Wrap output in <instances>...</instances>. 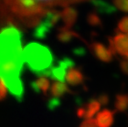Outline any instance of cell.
Instances as JSON below:
<instances>
[{
    "instance_id": "obj_1",
    "label": "cell",
    "mask_w": 128,
    "mask_h": 127,
    "mask_svg": "<svg viewBox=\"0 0 128 127\" xmlns=\"http://www.w3.org/2000/svg\"><path fill=\"white\" fill-rule=\"evenodd\" d=\"M23 66L21 32L13 25L2 28L0 31V78L18 101H22L24 96V87L20 78Z\"/></svg>"
},
{
    "instance_id": "obj_2",
    "label": "cell",
    "mask_w": 128,
    "mask_h": 127,
    "mask_svg": "<svg viewBox=\"0 0 128 127\" xmlns=\"http://www.w3.org/2000/svg\"><path fill=\"white\" fill-rule=\"evenodd\" d=\"M9 10L28 26H36L51 7L69 6L77 0H4Z\"/></svg>"
},
{
    "instance_id": "obj_3",
    "label": "cell",
    "mask_w": 128,
    "mask_h": 127,
    "mask_svg": "<svg viewBox=\"0 0 128 127\" xmlns=\"http://www.w3.org/2000/svg\"><path fill=\"white\" fill-rule=\"evenodd\" d=\"M24 63L38 76L50 77L53 55L50 49L40 43L31 42L23 49Z\"/></svg>"
},
{
    "instance_id": "obj_4",
    "label": "cell",
    "mask_w": 128,
    "mask_h": 127,
    "mask_svg": "<svg viewBox=\"0 0 128 127\" xmlns=\"http://www.w3.org/2000/svg\"><path fill=\"white\" fill-rule=\"evenodd\" d=\"M61 20L60 12L57 10L50 9L46 12V14L42 17V19L39 21V23L34 28V36L38 39H44L47 34L51 31V29L58 23V21Z\"/></svg>"
},
{
    "instance_id": "obj_5",
    "label": "cell",
    "mask_w": 128,
    "mask_h": 127,
    "mask_svg": "<svg viewBox=\"0 0 128 127\" xmlns=\"http://www.w3.org/2000/svg\"><path fill=\"white\" fill-rule=\"evenodd\" d=\"M109 48L113 54H119L123 58L128 54V35L116 33L113 37H109Z\"/></svg>"
},
{
    "instance_id": "obj_6",
    "label": "cell",
    "mask_w": 128,
    "mask_h": 127,
    "mask_svg": "<svg viewBox=\"0 0 128 127\" xmlns=\"http://www.w3.org/2000/svg\"><path fill=\"white\" fill-rule=\"evenodd\" d=\"M74 66V62L73 60H71L70 58H64L62 60H60L56 66L51 68L50 71V78L54 81H60V82H64L65 81V75L67 70Z\"/></svg>"
},
{
    "instance_id": "obj_7",
    "label": "cell",
    "mask_w": 128,
    "mask_h": 127,
    "mask_svg": "<svg viewBox=\"0 0 128 127\" xmlns=\"http://www.w3.org/2000/svg\"><path fill=\"white\" fill-rule=\"evenodd\" d=\"M89 50L91 51V53L95 56V58H97L98 60L108 63L111 62L113 60V56L114 54L112 53V51L110 50L109 47H106L104 44L94 41L92 43L89 44Z\"/></svg>"
},
{
    "instance_id": "obj_8",
    "label": "cell",
    "mask_w": 128,
    "mask_h": 127,
    "mask_svg": "<svg viewBox=\"0 0 128 127\" xmlns=\"http://www.w3.org/2000/svg\"><path fill=\"white\" fill-rule=\"evenodd\" d=\"M100 107H101V104L97 99H91L85 106H80L77 109L76 114L79 118L90 119L99 112Z\"/></svg>"
},
{
    "instance_id": "obj_9",
    "label": "cell",
    "mask_w": 128,
    "mask_h": 127,
    "mask_svg": "<svg viewBox=\"0 0 128 127\" xmlns=\"http://www.w3.org/2000/svg\"><path fill=\"white\" fill-rule=\"evenodd\" d=\"M84 80L85 76L80 68L72 66L67 70L65 75L66 84H69L70 86H79L84 83Z\"/></svg>"
},
{
    "instance_id": "obj_10",
    "label": "cell",
    "mask_w": 128,
    "mask_h": 127,
    "mask_svg": "<svg viewBox=\"0 0 128 127\" xmlns=\"http://www.w3.org/2000/svg\"><path fill=\"white\" fill-rule=\"evenodd\" d=\"M115 112L110 109H103L96 114L95 122L98 127H111L114 122Z\"/></svg>"
},
{
    "instance_id": "obj_11",
    "label": "cell",
    "mask_w": 128,
    "mask_h": 127,
    "mask_svg": "<svg viewBox=\"0 0 128 127\" xmlns=\"http://www.w3.org/2000/svg\"><path fill=\"white\" fill-rule=\"evenodd\" d=\"M60 16H61V20L64 24V27L71 29L77 20L78 13H77L76 9H74L73 7L66 6L60 12Z\"/></svg>"
},
{
    "instance_id": "obj_12",
    "label": "cell",
    "mask_w": 128,
    "mask_h": 127,
    "mask_svg": "<svg viewBox=\"0 0 128 127\" xmlns=\"http://www.w3.org/2000/svg\"><path fill=\"white\" fill-rule=\"evenodd\" d=\"M31 88L36 93H42L43 95H47L50 91L51 87V81L46 76H39L35 80L31 82Z\"/></svg>"
},
{
    "instance_id": "obj_13",
    "label": "cell",
    "mask_w": 128,
    "mask_h": 127,
    "mask_svg": "<svg viewBox=\"0 0 128 127\" xmlns=\"http://www.w3.org/2000/svg\"><path fill=\"white\" fill-rule=\"evenodd\" d=\"M50 98L59 100L61 97H63L66 93L70 92V89L66 82H60V81H54L51 84L50 87Z\"/></svg>"
},
{
    "instance_id": "obj_14",
    "label": "cell",
    "mask_w": 128,
    "mask_h": 127,
    "mask_svg": "<svg viewBox=\"0 0 128 127\" xmlns=\"http://www.w3.org/2000/svg\"><path fill=\"white\" fill-rule=\"evenodd\" d=\"M56 37H57V40L61 43H69L71 40H73L75 38H78V39L81 38V36L77 32L73 31L72 29H68L64 26L58 29Z\"/></svg>"
},
{
    "instance_id": "obj_15",
    "label": "cell",
    "mask_w": 128,
    "mask_h": 127,
    "mask_svg": "<svg viewBox=\"0 0 128 127\" xmlns=\"http://www.w3.org/2000/svg\"><path fill=\"white\" fill-rule=\"evenodd\" d=\"M114 107L117 112H125L128 109V94H117L114 101Z\"/></svg>"
},
{
    "instance_id": "obj_16",
    "label": "cell",
    "mask_w": 128,
    "mask_h": 127,
    "mask_svg": "<svg viewBox=\"0 0 128 127\" xmlns=\"http://www.w3.org/2000/svg\"><path fill=\"white\" fill-rule=\"evenodd\" d=\"M92 1V4L93 6L95 7V9L101 13H104V14H111L114 12L115 8L108 4L107 2L103 1V0H91Z\"/></svg>"
},
{
    "instance_id": "obj_17",
    "label": "cell",
    "mask_w": 128,
    "mask_h": 127,
    "mask_svg": "<svg viewBox=\"0 0 128 127\" xmlns=\"http://www.w3.org/2000/svg\"><path fill=\"white\" fill-rule=\"evenodd\" d=\"M87 22L90 26L92 27H101L102 26V21L95 12H91L87 15Z\"/></svg>"
},
{
    "instance_id": "obj_18",
    "label": "cell",
    "mask_w": 128,
    "mask_h": 127,
    "mask_svg": "<svg viewBox=\"0 0 128 127\" xmlns=\"http://www.w3.org/2000/svg\"><path fill=\"white\" fill-rule=\"evenodd\" d=\"M118 33H128V16L122 17L117 23Z\"/></svg>"
},
{
    "instance_id": "obj_19",
    "label": "cell",
    "mask_w": 128,
    "mask_h": 127,
    "mask_svg": "<svg viewBox=\"0 0 128 127\" xmlns=\"http://www.w3.org/2000/svg\"><path fill=\"white\" fill-rule=\"evenodd\" d=\"M112 2L117 9L128 13V0H112Z\"/></svg>"
},
{
    "instance_id": "obj_20",
    "label": "cell",
    "mask_w": 128,
    "mask_h": 127,
    "mask_svg": "<svg viewBox=\"0 0 128 127\" xmlns=\"http://www.w3.org/2000/svg\"><path fill=\"white\" fill-rule=\"evenodd\" d=\"M7 93H8V89L5 83L3 82V80L0 78V101L4 100L7 97Z\"/></svg>"
},
{
    "instance_id": "obj_21",
    "label": "cell",
    "mask_w": 128,
    "mask_h": 127,
    "mask_svg": "<svg viewBox=\"0 0 128 127\" xmlns=\"http://www.w3.org/2000/svg\"><path fill=\"white\" fill-rule=\"evenodd\" d=\"M79 127H98L96 125V122H95V119H84L81 124L79 125Z\"/></svg>"
},
{
    "instance_id": "obj_22",
    "label": "cell",
    "mask_w": 128,
    "mask_h": 127,
    "mask_svg": "<svg viewBox=\"0 0 128 127\" xmlns=\"http://www.w3.org/2000/svg\"><path fill=\"white\" fill-rule=\"evenodd\" d=\"M119 65H120V69H121V71H122L124 74L128 75V61L125 60V59H121Z\"/></svg>"
},
{
    "instance_id": "obj_23",
    "label": "cell",
    "mask_w": 128,
    "mask_h": 127,
    "mask_svg": "<svg viewBox=\"0 0 128 127\" xmlns=\"http://www.w3.org/2000/svg\"><path fill=\"white\" fill-rule=\"evenodd\" d=\"M97 100L99 101V103H100L101 105H107V104L109 103V96H108L107 94H101V95L97 98Z\"/></svg>"
},
{
    "instance_id": "obj_24",
    "label": "cell",
    "mask_w": 128,
    "mask_h": 127,
    "mask_svg": "<svg viewBox=\"0 0 128 127\" xmlns=\"http://www.w3.org/2000/svg\"><path fill=\"white\" fill-rule=\"evenodd\" d=\"M124 59H125V60H127V61H128V54H127V55H126V56H125V57H124Z\"/></svg>"
},
{
    "instance_id": "obj_25",
    "label": "cell",
    "mask_w": 128,
    "mask_h": 127,
    "mask_svg": "<svg viewBox=\"0 0 128 127\" xmlns=\"http://www.w3.org/2000/svg\"><path fill=\"white\" fill-rule=\"evenodd\" d=\"M83 1H86V0H77V2H83Z\"/></svg>"
},
{
    "instance_id": "obj_26",
    "label": "cell",
    "mask_w": 128,
    "mask_h": 127,
    "mask_svg": "<svg viewBox=\"0 0 128 127\" xmlns=\"http://www.w3.org/2000/svg\"><path fill=\"white\" fill-rule=\"evenodd\" d=\"M127 35H128V34H127Z\"/></svg>"
}]
</instances>
